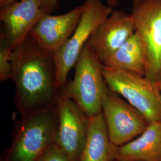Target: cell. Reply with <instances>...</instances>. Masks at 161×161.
Returning <instances> with one entry per match:
<instances>
[{
    "instance_id": "5b68a950",
    "label": "cell",
    "mask_w": 161,
    "mask_h": 161,
    "mask_svg": "<svg viewBox=\"0 0 161 161\" xmlns=\"http://www.w3.org/2000/svg\"><path fill=\"white\" fill-rule=\"evenodd\" d=\"M135 32L144 48V77L159 83L161 79V0H132Z\"/></svg>"
},
{
    "instance_id": "4fadbf2b",
    "label": "cell",
    "mask_w": 161,
    "mask_h": 161,
    "mask_svg": "<svg viewBox=\"0 0 161 161\" xmlns=\"http://www.w3.org/2000/svg\"><path fill=\"white\" fill-rule=\"evenodd\" d=\"M116 146L110 140L102 112L88 118L86 142L80 161H111L116 158Z\"/></svg>"
},
{
    "instance_id": "2e32d148",
    "label": "cell",
    "mask_w": 161,
    "mask_h": 161,
    "mask_svg": "<svg viewBox=\"0 0 161 161\" xmlns=\"http://www.w3.org/2000/svg\"><path fill=\"white\" fill-rule=\"evenodd\" d=\"M40 161H73L70 157L66 154H65L64 152L58 147V145L55 144L54 142Z\"/></svg>"
},
{
    "instance_id": "e0dca14e",
    "label": "cell",
    "mask_w": 161,
    "mask_h": 161,
    "mask_svg": "<svg viewBox=\"0 0 161 161\" xmlns=\"http://www.w3.org/2000/svg\"><path fill=\"white\" fill-rule=\"evenodd\" d=\"M108 6L113 8L118 5L119 0H106ZM58 0H42V9L46 14H50L56 8L58 4Z\"/></svg>"
},
{
    "instance_id": "7a4b0ae2",
    "label": "cell",
    "mask_w": 161,
    "mask_h": 161,
    "mask_svg": "<svg viewBox=\"0 0 161 161\" xmlns=\"http://www.w3.org/2000/svg\"><path fill=\"white\" fill-rule=\"evenodd\" d=\"M102 62L86 46L75 65V75L62 88L89 118L102 111V100L107 84L102 72Z\"/></svg>"
},
{
    "instance_id": "8992f818",
    "label": "cell",
    "mask_w": 161,
    "mask_h": 161,
    "mask_svg": "<svg viewBox=\"0 0 161 161\" xmlns=\"http://www.w3.org/2000/svg\"><path fill=\"white\" fill-rule=\"evenodd\" d=\"M80 22L68 41L54 53L58 86L67 83L70 70L75 66L80 53L99 25L109 17L112 8L101 0H86L84 3Z\"/></svg>"
},
{
    "instance_id": "ba28073f",
    "label": "cell",
    "mask_w": 161,
    "mask_h": 161,
    "mask_svg": "<svg viewBox=\"0 0 161 161\" xmlns=\"http://www.w3.org/2000/svg\"><path fill=\"white\" fill-rule=\"evenodd\" d=\"M58 125L54 143L73 161L80 160L86 142L88 117L63 90L57 102Z\"/></svg>"
},
{
    "instance_id": "6da1fadb",
    "label": "cell",
    "mask_w": 161,
    "mask_h": 161,
    "mask_svg": "<svg viewBox=\"0 0 161 161\" xmlns=\"http://www.w3.org/2000/svg\"><path fill=\"white\" fill-rule=\"evenodd\" d=\"M11 68L10 80L14 82L17 105L23 114L57 104L62 89L58 86L54 53L29 35L13 50Z\"/></svg>"
},
{
    "instance_id": "9a60e30c",
    "label": "cell",
    "mask_w": 161,
    "mask_h": 161,
    "mask_svg": "<svg viewBox=\"0 0 161 161\" xmlns=\"http://www.w3.org/2000/svg\"><path fill=\"white\" fill-rule=\"evenodd\" d=\"M13 49L5 38L0 34V80L1 82L11 78V57Z\"/></svg>"
},
{
    "instance_id": "30bf717a",
    "label": "cell",
    "mask_w": 161,
    "mask_h": 161,
    "mask_svg": "<svg viewBox=\"0 0 161 161\" xmlns=\"http://www.w3.org/2000/svg\"><path fill=\"white\" fill-rule=\"evenodd\" d=\"M135 32L131 14L113 10L94 31L86 43L102 64Z\"/></svg>"
},
{
    "instance_id": "5bb4252c",
    "label": "cell",
    "mask_w": 161,
    "mask_h": 161,
    "mask_svg": "<svg viewBox=\"0 0 161 161\" xmlns=\"http://www.w3.org/2000/svg\"><path fill=\"white\" fill-rule=\"evenodd\" d=\"M103 64L144 76L146 61L144 48L137 32L106 58Z\"/></svg>"
},
{
    "instance_id": "277c9868",
    "label": "cell",
    "mask_w": 161,
    "mask_h": 161,
    "mask_svg": "<svg viewBox=\"0 0 161 161\" xmlns=\"http://www.w3.org/2000/svg\"><path fill=\"white\" fill-rule=\"evenodd\" d=\"M104 80L112 90L125 98L149 123L161 121V92L159 83L143 76L102 64Z\"/></svg>"
},
{
    "instance_id": "ac0fdd59",
    "label": "cell",
    "mask_w": 161,
    "mask_h": 161,
    "mask_svg": "<svg viewBox=\"0 0 161 161\" xmlns=\"http://www.w3.org/2000/svg\"><path fill=\"white\" fill-rule=\"evenodd\" d=\"M16 1V0H0V7L2 8Z\"/></svg>"
},
{
    "instance_id": "9c48e42d",
    "label": "cell",
    "mask_w": 161,
    "mask_h": 161,
    "mask_svg": "<svg viewBox=\"0 0 161 161\" xmlns=\"http://www.w3.org/2000/svg\"><path fill=\"white\" fill-rule=\"evenodd\" d=\"M42 0H20L1 8L3 24L1 34L13 50L20 45L46 13L42 9Z\"/></svg>"
},
{
    "instance_id": "3957f363",
    "label": "cell",
    "mask_w": 161,
    "mask_h": 161,
    "mask_svg": "<svg viewBox=\"0 0 161 161\" xmlns=\"http://www.w3.org/2000/svg\"><path fill=\"white\" fill-rule=\"evenodd\" d=\"M26 115L12 147L11 161H40L54 142L57 104Z\"/></svg>"
},
{
    "instance_id": "8fae6325",
    "label": "cell",
    "mask_w": 161,
    "mask_h": 161,
    "mask_svg": "<svg viewBox=\"0 0 161 161\" xmlns=\"http://www.w3.org/2000/svg\"><path fill=\"white\" fill-rule=\"evenodd\" d=\"M82 10V5L61 15L46 14L35 25L29 35L42 47L55 53L74 32Z\"/></svg>"
},
{
    "instance_id": "d6986e66",
    "label": "cell",
    "mask_w": 161,
    "mask_h": 161,
    "mask_svg": "<svg viewBox=\"0 0 161 161\" xmlns=\"http://www.w3.org/2000/svg\"><path fill=\"white\" fill-rule=\"evenodd\" d=\"M159 88H160V90H161V80H160V81L159 82Z\"/></svg>"
},
{
    "instance_id": "7c38bea8",
    "label": "cell",
    "mask_w": 161,
    "mask_h": 161,
    "mask_svg": "<svg viewBox=\"0 0 161 161\" xmlns=\"http://www.w3.org/2000/svg\"><path fill=\"white\" fill-rule=\"evenodd\" d=\"M118 161H161V121L149 123L140 137L117 147Z\"/></svg>"
},
{
    "instance_id": "52a82bcc",
    "label": "cell",
    "mask_w": 161,
    "mask_h": 161,
    "mask_svg": "<svg viewBox=\"0 0 161 161\" xmlns=\"http://www.w3.org/2000/svg\"><path fill=\"white\" fill-rule=\"evenodd\" d=\"M102 112L110 140L116 147L127 143L141 134L149 124L138 110L123 100L108 86L104 93Z\"/></svg>"
}]
</instances>
